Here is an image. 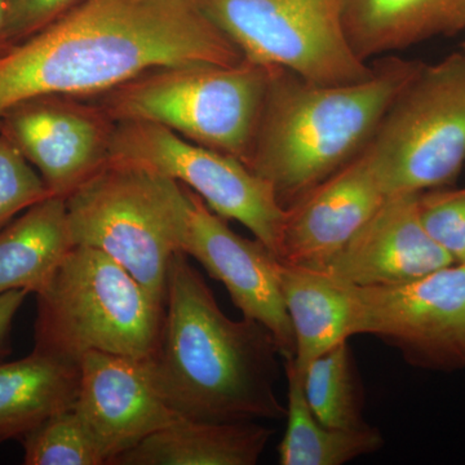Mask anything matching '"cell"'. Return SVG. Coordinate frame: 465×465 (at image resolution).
Here are the masks:
<instances>
[{
	"label": "cell",
	"instance_id": "obj_6",
	"mask_svg": "<svg viewBox=\"0 0 465 465\" xmlns=\"http://www.w3.org/2000/svg\"><path fill=\"white\" fill-rule=\"evenodd\" d=\"M183 192L168 177L108 161L65 198L73 243L106 253L166 304Z\"/></svg>",
	"mask_w": 465,
	"mask_h": 465
},
{
	"label": "cell",
	"instance_id": "obj_16",
	"mask_svg": "<svg viewBox=\"0 0 465 465\" xmlns=\"http://www.w3.org/2000/svg\"><path fill=\"white\" fill-rule=\"evenodd\" d=\"M351 48L363 61L465 30V0H341Z\"/></svg>",
	"mask_w": 465,
	"mask_h": 465
},
{
	"label": "cell",
	"instance_id": "obj_25",
	"mask_svg": "<svg viewBox=\"0 0 465 465\" xmlns=\"http://www.w3.org/2000/svg\"><path fill=\"white\" fill-rule=\"evenodd\" d=\"M419 216L430 237L458 264H465V188L419 194Z\"/></svg>",
	"mask_w": 465,
	"mask_h": 465
},
{
	"label": "cell",
	"instance_id": "obj_19",
	"mask_svg": "<svg viewBox=\"0 0 465 465\" xmlns=\"http://www.w3.org/2000/svg\"><path fill=\"white\" fill-rule=\"evenodd\" d=\"M79 378V362L38 351L0 363V443L21 440L47 419L73 409Z\"/></svg>",
	"mask_w": 465,
	"mask_h": 465
},
{
	"label": "cell",
	"instance_id": "obj_14",
	"mask_svg": "<svg viewBox=\"0 0 465 465\" xmlns=\"http://www.w3.org/2000/svg\"><path fill=\"white\" fill-rule=\"evenodd\" d=\"M388 197L363 150L286 208L278 259L323 272Z\"/></svg>",
	"mask_w": 465,
	"mask_h": 465
},
{
	"label": "cell",
	"instance_id": "obj_18",
	"mask_svg": "<svg viewBox=\"0 0 465 465\" xmlns=\"http://www.w3.org/2000/svg\"><path fill=\"white\" fill-rule=\"evenodd\" d=\"M278 283L295 333L299 371L353 336V299L349 284L323 272L278 259Z\"/></svg>",
	"mask_w": 465,
	"mask_h": 465
},
{
	"label": "cell",
	"instance_id": "obj_9",
	"mask_svg": "<svg viewBox=\"0 0 465 465\" xmlns=\"http://www.w3.org/2000/svg\"><path fill=\"white\" fill-rule=\"evenodd\" d=\"M109 161L133 164L182 183L223 219L246 226L280 258L287 210L273 185L241 159L189 142L163 125L119 122Z\"/></svg>",
	"mask_w": 465,
	"mask_h": 465
},
{
	"label": "cell",
	"instance_id": "obj_17",
	"mask_svg": "<svg viewBox=\"0 0 465 465\" xmlns=\"http://www.w3.org/2000/svg\"><path fill=\"white\" fill-rule=\"evenodd\" d=\"M273 436L256 421L179 418L116 457L112 465H255Z\"/></svg>",
	"mask_w": 465,
	"mask_h": 465
},
{
	"label": "cell",
	"instance_id": "obj_12",
	"mask_svg": "<svg viewBox=\"0 0 465 465\" xmlns=\"http://www.w3.org/2000/svg\"><path fill=\"white\" fill-rule=\"evenodd\" d=\"M179 246L224 284L243 317L273 333L283 360L295 358V333L278 283V258L264 243L232 232L225 219L183 186Z\"/></svg>",
	"mask_w": 465,
	"mask_h": 465
},
{
	"label": "cell",
	"instance_id": "obj_5",
	"mask_svg": "<svg viewBox=\"0 0 465 465\" xmlns=\"http://www.w3.org/2000/svg\"><path fill=\"white\" fill-rule=\"evenodd\" d=\"M271 69L191 64L148 70L91 97L119 122L163 125L189 142L246 162L255 137Z\"/></svg>",
	"mask_w": 465,
	"mask_h": 465
},
{
	"label": "cell",
	"instance_id": "obj_21",
	"mask_svg": "<svg viewBox=\"0 0 465 465\" xmlns=\"http://www.w3.org/2000/svg\"><path fill=\"white\" fill-rule=\"evenodd\" d=\"M289 405L282 442L278 446L282 465H342L381 449L384 440L369 424L357 430H335L321 423L304 393L302 374L293 358L284 360Z\"/></svg>",
	"mask_w": 465,
	"mask_h": 465
},
{
	"label": "cell",
	"instance_id": "obj_1",
	"mask_svg": "<svg viewBox=\"0 0 465 465\" xmlns=\"http://www.w3.org/2000/svg\"><path fill=\"white\" fill-rule=\"evenodd\" d=\"M243 58L201 0H82L0 56V114L36 94L91 99L157 67Z\"/></svg>",
	"mask_w": 465,
	"mask_h": 465
},
{
	"label": "cell",
	"instance_id": "obj_20",
	"mask_svg": "<svg viewBox=\"0 0 465 465\" xmlns=\"http://www.w3.org/2000/svg\"><path fill=\"white\" fill-rule=\"evenodd\" d=\"M74 247L66 201L51 195L0 229V293H38Z\"/></svg>",
	"mask_w": 465,
	"mask_h": 465
},
{
	"label": "cell",
	"instance_id": "obj_26",
	"mask_svg": "<svg viewBox=\"0 0 465 465\" xmlns=\"http://www.w3.org/2000/svg\"><path fill=\"white\" fill-rule=\"evenodd\" d=\"M82 0H7L9 34L14 45L51 26Z\"/></svg>",
	"mask_w": 465,
	"mask_h": 465
},
{
	"label": "cell",
	"instance_id": "obj_29",
	"mask_svg": "<svg viewBox=\"0 0 465 465\" xmlns=\"http://www.w3.org/2000/svg\"><path fill=\"white\" fill-rule=\"evenodd\" d=\"M465 52V51H464Z\"/></svg>",
	"mask_w": 465,
	"mask_h": 465
},
{
	"label": "cell",
	"instance_id": "obj_8",
	"mask_svg": "<svg viewBox=\"0 0 465 465\" xmlns=\"http://www.w3.org/2000/svg\"><path fill=\"white\" fill-rule=\"evenodd\" d=\"M211 20L242 52L318 84L363 81L374 67L345 33L341 0H201Z\"/></svg>",
	"mask_w": 465,
	"mask_h": 465
},
{
	"label": "cell",
	"instance_id": "obj_4",
	"mask_svg": "<svg viewBox=\"0 0 465 465\" xmlns=\"http://www.w3.org/2000/svg\"><path fill=\"white\" fill-rule=\"evenodd\" d=\"M35 295L34 351L76 362L87 351L150 358L157 351L163 302L99 250L73 247Z\"/></svg>",
	"mask_w": 465,
	"mask_h": 465
},
{
	"label": "cell",
	"instance_id": "obj_3",
	"mask_svg": "<svg viewBox=\"0 0 465 465\" xmlns=\"http://www.w3.org/2000/svg\"><path fill=\"white\" fill-rule=\"evenodd\" d=\"M421 64L388 58L363 81L318 84L269 67L268 90L246 164L284 208L365 150L391 100Z\"/></svg>",
	"mask_w": 465,
	"mask_h": 465
},
{
	"label": "cell",
	"instance_id": "obj_11",
	"mask_svg": "<svg viewBox=\"0 0 465 465\" xmlns=\"http://www.w3.org/2000/svg\"><path fill=\"white\" fill-rule=\"evenodd\" d=\"M115 127L94 101L60 94L26 97L0 114V134L64 198L108 163Z\"/></svg>",
	"mask_w": 465,
	"mask_h": 465
},
{
	"label": "cell",
	"instance_id": "obj_28",
	"mask_svg": "<svg viewBox=\"0 0 465 465\" xmlns=\"http://www.w3.org/2000/svg\"><path fill=\"white\" fill-rule=\"evenodd\" d=\"M14 47L9 34V17L7 0H0V56Z\"/></svg>",
	"mask_w": 465,
	"mask_h": 465
},
{
	"label": "cell",
	"instance_id": "obj_2",
	"mask_svg": "<svg viewBox=\"0 0 465 465\" xmlns=\"http://www.w3.org/2000/svg\"><path fill=\"white\" fill-rule=\"evenodd\" d=\"M280 347L258 321L225 316L183 251L168 269L157 351L149 358L162 399L180 418L234 423L286 418L275 394Z\"/></svg>",
	"mask_w": 465,
	"mask_h": 465
},
{
	"label": "cell",
	"instance_id": "obj_24",
	"mask_svg": "<svg viewBox=\"0 0 465 465\" xmlns=\"http://www.w3.org/2000/svg\"><path fill=\"white\" fill-rule=\"evenodd\" d=\"M51 195L38 171L0 134V229Z\"/></svg>",
	"mask_w": 465,
	"mask_h": 465
},
{
	"label": "cell",
	"instance_id": "obj_27",
	"mask_svg": "<svg viewBox=\"0 0 465 465\" xmlns=\"http://www.w3.org/2000/svg\"><path fill=\"white\" fill-rule=\"evenodd\" d=\"M29 291L15 290L0 293V361L11 351L9 335L17 312L23 307Z\"/></svg>",
	"mask_w": 465,
	"mask_h": 465
},
{
	"label": "cell",
	"instance_id": "obj_13",
	"mask_svg": "<svg viewBox=\"0 0 465 465\" xmlns=\"http://www.w3.org/2000/svg\"><path fill=\"white\" fill-rule=\"evenodd\" d=\"M79 366L74 409L99 440L108 465L180 418L159 394L149 358L87 351Z\"/></svg>",
	"mask_w": 465,
	"mask_h": 465
},
{
	"label": "cell",
	"instance_id": "obj_7",
	"mask_svg": "<svg viewBox=\"0 0 465 465\" xmlns=\"http://www.w3.org/2000/svg\"><path fill=\"white\" fill-rule=\"evenodd\" d=\"M365 150L388 195L451 183L465 166V52L419 67Z\"/></svg>",
	"mask_w": 465,
	"mask_h": 465
},
{
	"label": "cell",
	"instance_id": "obj_22",
	"mask_svg": "<svg viewBox=\"0 0 465 465\" xmlns=\"http://www.w3.org/2000/svg\"><path fill=\"white\" fill-rule=\"evenodd\" d=\"M312 412L335 430H357L363 421V394L348 341L316 358L302 375Z\"/></svg>",
	"mask_w": 465,
	"mask_h": 465
},
{
	"label": "cell",
	"instance_id": "obj_10",
	"mask_svg": "<svg viewBox=\"0 0 465 465\" xmlns=\"http://www.w3.org/2000/svg\"><path fill=\"white\" fill-rule=\"evenodd\" d=\"M351 289L353 336H376L425 369L465 366V264L410 282Z\"/></svg>",
	"mask_w": 465,
	"mask_h": 465
},
{
	"label": "cell",
	"instance_id": "obj_15",
	"mask_svg": "<svg viewBox=\"0 0 465 465\" xmlns=\"http://www.w3.org/2000/svg\"><path fill=\"white\" fill-rule=\"evenodd\" d=\"M419 194L390 195L323 273L349 286H390L455 264L421 224Z\"/></svg>",
	"mask_w": 465,
	"mask_h": 465
},
{
	"label": "cell",
	"instance_id": "obj_23",
	"mask_svg": "<svg viewBox=\"0 0 465 465\" xmlns=\"http://www.w3.org/2000/svg\"><path fill=\"white\" fill-rule=\"evenodd\" d=\"M25 465H108V458L74 407L47 419L21 440Z\"/></svg>",
	"mask_w": 465,
	"mask_h": 465
}]
</instances>
